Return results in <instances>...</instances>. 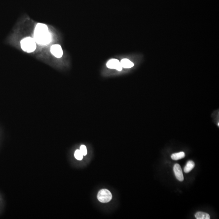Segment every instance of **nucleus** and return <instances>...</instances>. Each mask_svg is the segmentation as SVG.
I'll list each match as a JSON object with an SVG mask.
<instances>
[{
    "label": "nucleus",
    "instance_id": "9b49d317",
    "mask_svg": "<svg viewBox=\"0 0 219 219\" xmlns=\"http://www.w3.org/2000/svg\"><path fill=\"white\" fill-rule=\"evenodd\" d=\"M75 157L78 160H81L83 159V155L79 149L76 150L74 153Z\"/></svg>",
    "mask_w": 219,
    "mask_h": 219
},
{
    "label": "nucleus",
    "instance_id": "20e7f679",
    "mask_svg": "<svg viewBox=\"0 0 219 219\" xmlns=\"http://www.w3.org/2000/svg\"><path fill=\"white\" fill-rule=\"evenodd\" d=\"M106 66L109 69H116L118 71H121L123 69L120 62L116 59L110 60L107 62Z\"/></svg>",
    "mask_w": 219,
    "mask_h": 219
},
{
    "label": "nucleus",
    "instance_id": "6e6552de",
    "mask_svg": "<svg viewBox=\"0 0 219 219\" xmlns=\"http://www.w3.org/2000/svg\"><path fill=\"white\" fill-rule=\"evenodd\" d=\"M195 167V163L193 161L189 160L185 166L184 171L185 173H188L190 172Z\"/></svg>",
    "mask_w": 219,
    "mask_h": 219
},
{
    "label": "nucleus",
    "instance_id": "7ed1b4c3",
    "mask_svg": "<svg viewBox=\"0 0 219 219\" xmlns=\"http://www.w3.org/2000/svg\"><path fill=\"white\" fill-rule=\"evenodd\" d=\"M97 199L100 202L106 203L109 202L112 199V194L107 189H101L97 194Z\"/></svg>",
    "mask_w": 219,
    "mask_h": 219
},
{
    "label": "nucleus",
    "instance_id": "f8f14e48",
    "mask_svg": "<svg viewBox=\"0 0 219 219\" xmlns=\"http://www.w3.org/2000/svg\"><path fill=\"white\" fill-rule=\"evenodd\" d=\"M79 150H80L81 152L83 154V156H86L87 154V150L86 147L85 145H81L80 147Z\"/></svg>",
    "mask_w": 219,
    "mask_h": 219
},
{
    "label": "nucleus",
    "instance_id": "9d476101",
    "mask_svg": "<svg viewBox=\"0 0 219 219\" xmlns=\"http://www.w3.org/2000/svg\"><path fill=\"white\" fill-rule=\"evenodd\" d=\"M185 157V154L183 152L175 153L171 155V158L174 160H178L183 158Z\"/></svg>",
    "mask_w": 219,
    "mask_h": 219
},
{
    "label": "nucleus",
    "instance_id": "f257e3e1",
    "mask_svg": "<svg viewBox=\"0 0 219 219\" xmlns=\"http://www.w3.org/2000/svg\"><path fill=\"white\" fill-rule=\"evenodd\" d=\"M34 39L39 44L47 45L51 41V35L47 25L38 23L34 31Z\"/></svg>",
    "mask_w": 219,
    "mask_h": 219
},
{
    "label": "nucleus",
    "instance_id": "f03ea898",
    "mask_svg": "<svg viewBox=\"0 0 219 219\" xmlns=\"http://www.w3.org/2000/svg\"><path fill=\"white\" fill-rule=\"evenodd\" d=\"M35 40L33 38H25L21 41V46L24 51L30 53L34 52L36 49V44Z\"/></svg>",
    "mask_w": 219,
    "mask_h": 219
},
{
    "label": "nucleus",
    "instance_id": "423d86ee",
    "mask_svg": "<svg viewBox=\"0 0 219 219\" xmlns=\"http://www.w3.org/2000/svg\"><path fill=\"white\" fill-rule=\"evenodd\" d=\"M173 171L176 178L180 182H183L184 177L181 166L178 164H175L174 166Z\"/></svg>",
    "mask_w": 219,
    "mask_h": 219
},
{
    "label": "nucleus",
    "instance_id": "0eeeda50",
    "mask_svg": "<svg viewBox=\"0 0 219 219\" xmlns=\"http://www.w3.org/2000/svg\"><path fill=\"white\" fill-rule=\"evenodd\" d=\"M120 63L122 68H130L134 66V63L127 58L122 59Z\"/></svg>",
    "mask_w": 219,
    "mask_h": 219
},
{
    "label": "nucleus",
    "instance_id": "39448f33",
    "mask_svg": "<svg viewBox=\"0 0 219 219\" xmlns=\"http://www.w3.org/2000/svg\"><path fill=\"white\" fill-rule=\"evenodd\" d=\"M51 53L57 58H60L63 55V51L60 45H52L51 48Z\"/></svg>",
    "mask_w": 219,
    "mask_h": 219
},
{
    "label": "nucleus",
    "instance_id": "1a4fd4ad",
    "mask_svg": "<svg viewBox=\"0 0 219 219\" xmlns=\"http://www.w3.org/2000/svg\"><path fill=\"white\" fill-rule=\"evenodd\" d=\"M195 217L197 219H210V216L208 214L203 212H197L195 214Z\"/></svg>",
    "mask_w": 219,
    "mask_h": 219
}]
</instances>
